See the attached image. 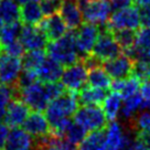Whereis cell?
I'll return each mask as SVG.
<instances>
[{"mask_svg": "<svg viewBox=\"0 0 150 150\" xmlns=\"http://www.w3.org/2000/svg\"><path fill=\"white\" fill-rule=\"evenodd\" d=\"M47 54L63 67L72 65L81 60L75 44L74 30L67 31L62 38L50 41L47 45Z\"/></svg>", "mask_w": 150, "mask_h": 150, "instance_id": "cell-1", "label": "cell"}, {"mask_svg": "<svg viewBox=\"0 0 150 150\" xmlns=\"http://www.w3.org/2000/svg\"><path fill=\"white\" fill-rule=\"evenodd\" d=\"M80 8L83 21L105 27L107 23L112 9L108 0H76Z\"/></svg>", "mask_w": 150, "mask_h": 150, "instance_id": "cell-2", "label": "cell"}, {"mask_svg": "<svg viewBox=\"0 0 150 150\" xmlns=\"http://www.w3.org/2000/svg\"><path fill=\"white\" fill-rule=\"evenodd\" d=\"M74 122L87 130V132L100 130L107 126V118L103 108L96 105H81L73 115Z\"/></svg>", "mask_w": 150, "mask_h": 150, "instance_id": "cell-3", "label": "cell"}, {"mask_svg": "<svg viewBox=\"0 0 150 150\" xmlns=\"http://www.w3.org/2000/svg\"><path fill=\"white\" fill-rule=\"evenodd\" d=\"M17 98L23 100L33 112H44L51 102L47 93L45 84L40 81H37L28 87L17 91Z\"/></svg>", "mask_w": 150, "mask_h": 150, "instance_id": "cell-4", "label": "cell"}, {"mask_svg": "<svg viewBox=\"0 0 150 150\" xmlns=\"http://www.w3.org/2000/svg\"><path fill=\"white\" fill-rule=\"evenodd\" d=\"M122 47L116 41L112 31H109L105 27H102L99 35L94 44L91 54L103 63L119 56L122 54Z\"/></svg>", "mask_w": 150, "mask_h": 150, "instance_id": "cell-5", "label": "cell"}, {"mask_svg": "<svg viewBox=\"0 0 150 150\" xmlns=\"http://www.w3.org/2000/svg\"><path fill=\"white\" fill-rule=\"evenodd\" d=\"M140 13L137 7L129 6L127 8L116 10L109 16L107 23L105 28L109 31H117V30H134L137 31L140 28Z\"/></svg>", "mask_w": 150, "mask_h": 150, "instance_id": "cell-6", "label": "cell"}, {"mask_svg": "<svg viewBox=\"0 0 150 150\" xmlns=\"http://www.w3.org/2000/svg\"><path fill=\"white\" fill-rule=\"evenodd\" d=\"M87 73L88 70L82 60L72 65L65 66L60 79L62 86L66 91L79 93L87 83Z\"/></svg>", "mask_w": 150, "mask_h": 150, "instance_id": "cell-7", "label": "cell"}, {"mask_svg": "<svg viewBox=\"0 0 150 150\" xmlns=\"http://www.w3.org/2000/svg\"><path fill=\"white\" fill-rule=\"evenodd\" d=\"M77 29L79 30L75 32V44L80 59H83L92 53L94 44L100 32V28L96 24L84 22Z\"/></svg>", "mask_w": 150, "mask_h": 150, "instance_id": "cell-8", "label": "cell"}, {"mask_svg": "<svg viewBox=\"0 0 150 150\" xmlns=\"http://www.w3.org/2000/svg\"><path fill=\"white\" fill-rule=\"evenodd\" d=\"M22 71V63L19 57H14L5 52H0V84L14 86Z\"/></svg>", "mask_w": 150, "mask_h": 150, "instance_id": "cell-9", "label": "cell"}, {"mask_svg": "<svg viewBox=\"0 0 150 150\" xmlns=\"http://www.w3.org/2000/svg\"><path fill=\"white\" fill-rule=\"evenodd\" d=\"M134 66H135V61L125 53L109 61L103 62L102 64V67L110 76L112 80L128 79L134 73Z\"/></svg>", "mask_w": 150, "mask_h": 150, "instance_id": "cell-10", "label": "cell"}, {"mask_svg": "<svg viewBox=\"0 0 150 150\" xmlns=\"http://www.w3.org/2000/svg\"><path fill=\"white\" fill-rule=\"evenodd\" d=\"M19 41L21 42L25 51L44 50L49 43L45 34L38 25H27V24H24L21 29Z\"/></svg>", "mask_w": 150, "mask_h": 150, "instance_id": "cell-11", "label": "cell"}, {"mask_svg": "<svg viewBox=\"0 0 150 150\" xmlns=\"http://www.w3.org/2000/svg\"><path fill=\"white\" fill-rule=\"evenodd\" d=\"M23 129L32 137L34 140L47 137L51 134V128L45 115L42 112H33L29 114L23 122Z\"/></svg>", "mask_w": 150, "mask_h": 150, "instance_id": "cell-12", "label": "cell"}, {"mask_svg": "<svg viewBox=\"0 0 150 150\" xmlns=\"http://www.w3.org/2000/svg\"><path fill=\"white\" fill-rule=\"evenodd\" d=\"M38 27L42 30L49 41L57 40L69 31L64 20L59 14V12L44 17L42 21L38 24Z\"/></svg>", "mask_w": 150, "mask_h": 150, "instance_id": "cell-13", "label": "cell"}, {"mask_svg": "<svg viewBox=\"0 0 150 150\" xmlns=\"http://www.w3.org/2000/svg\"><path fill=\"white\" fill-rule=\"evenodd\" d=\"M30 114V108L23 100L13 98L8 105L4 122L8 127H20L23 125Z\"/></svg>", "mask_w": 150, "mask_h": 150, "instance_id": "cell-14", "label": "cell"}, {"mask_svg": "<svg viewBox=\"0 0 150 150\" xmlns=\"http://www.w3.org/2000/svg\"><path fill=\"white\" fill-rule=\"evenodd\" d=\"M5 147L6 150H33L35 141L23 128L13 127L9 130Z\"/></svg>", "mask_w": 150, "mask_h": 150, "instance_id": "cell-15", "label": "cell"}, {"mask_svg": "<svg viewBox=\"0 0 150 150\" xmlns=\"http://www.w3.org/2000/svg\"><path fill=\"white\" fill-rule=\"evenodd\" d=\"M63 66L47 55L41 65L35 71L38 81L42 83H55L59 82L63 73Z\"/></svg>", "mask_w": 150, "mask_h": 150, "instance_id": "cell-16", "label": "cell"}, {"mask_svg": "<svg viewBox=\"0 0 150 150\" xmlns=\"http://www.w3.org/2000/svg\"><path fill=\"white\" fill-rule=\"evenodd\" d=\"M125 135L122 125L112 120L105 128V150H122Z\"/></svg>", "mask_w": 150, "mask_h": 150, "instance_id": "cell-17", "label": "cell"}, {"mask_svg": "<svg viewBox=\"0 0 150 150\" xmlns=\"http://www.w3.org/2000/svg\"><path fill=\"white\" fill-rule=\"evenodd\" d=\"M44 13L39 1H29L20 7V20L22 24L38 25L44 19Z\"/></svg>", "mask_w": 150, "mask_h": 150, "instance_id": "cell-18", "label": "cell"}, {"mask_svg": "<svg viewBox=\"0 0 150 150\" xmlns=\"http://www.w3.org/2000/svg\"><path fill=\"white\" fill-rule=\"evenodd\" d=\"M35 148L40 150H77V147L65 138L50 134L49 136L35 140Z\"/></svg>", "mask_w": 150, "mask_h": 150, "instance_id": "cell-19", "label": "cell"}, {"mask_svg": "<svg viewBox=\"0 0 150 150\" xmlns=\"http://www.w3.org/2000/svg\"><path fill=\"white\" fill-rule=\"evenodd\" d=\"M106 91L89 85H85L77 93V100L80 105H102L104 99L106 98Z\"/></svg>", "mask_w": 150, "mask_h": 150, "instance_id": "cell-20", "label": "cell"}, {"mask_svg": "<svg viewBox=\"0 0 150 150\" xmlns=\"http://www.w3.org/2000/svg\"><path fill=\"white\" fill-rule=\"evenodd\" d=\"M122 106V97L118 92L112 91L109 94H107L106 98L103 102V110L107 120H110V122L115 120L120 112Z\"/></svg>", "mask_w": 150, "mask_h": 150, "instance_id": "cell-21", "label": "cell"}, {"mask_svg": "<svg viewBox=\"0 0 150 150\" xmlns=\"http://www.w3.org/2000/svg\"><path fill=\"white\" fill-rule=\"evenodd\" d=\"M112 80L110 76L105 72L102 66H97L88 70L87 73V84L93 87H97V88L102 89H108L110 88Z\"/></svg>", "mask_w": 150, "mask_h": 150, "instance_id": "cell-22", "label": "cell"}, {"mask_svg": "<svg viewBox=\"0 0 150 150\" xmlns=\"http://www.w3.org/2000/svg\"><path fill=\"white\" fill-rule=\"evenodd\" d=\"M77 150H105V128L88 132Z\"/></svg>", "mask_w": 150, "mask_h": 150, "instance_id": "cell-23", "label": "cell"}, {"mask_svg": "<svg viewBox=\"0 0 150 150\" xmlns=\"http://www.w3.org/2000/svg\"><path fill=\"white\" fill-rule=\"evenodd\" d=\"M0 17L5 24L20 20V7L14 0H0Z\"/></svg>", "mask_w": 150, "mask_h": 150, "instance_id": "cell-24", "label": "cell"}, {"mask_svg": "<svg viewBox=\"0 0 150 150\" xmlns=\"http://www.w3.org/2000/svg\"><path fill=\"white\" fill-rule=\"evenodd\" d=\"M141 106H142V97H141L140 93L138 92V93L134 94L127 98L122 99L120 114L125 119L130 120L137 114V112L141 110Z\"/></svg>", "mask_w": 150, "mask_h": 150, "instance_id": "cell-25", "label": "cell"}, {"mask_svg": "<svg viewBox=\"0 0 150 150\" xmlns=\"http://www.w3.org/2000/svg\"><path fill=\"white\" fill-rule=\"evenodd\" d=\"M45 57H47V52L44 50H33V51L24 52L23 56L21 57L22 70L35 72Z\"/></svg>", "mask_w": 150, "mask_h": 150, "instance_id": "cell-26", "label": "cell"}, {"mask_svg": "<svg viewBox=\"0 0 150 150\" xmlns=\"http://www.w3.org/2000/svg\"><path fill=\"white\" fill-rule=\"evenodd\" d=\"M21 29H22V23L20 21L5 24L0 30V47H4L19 40Z\"/></svg>", "mask_w": 150, "mask_h": 150, "instance_id": "cell-27", "label": "cell"}, {"mask_svg": "<svg viewBox=\"0 0 150 150\" xmlns=\"http://www.w3.org/2000/svg\"><path fill=\"white\" fill-rule=\"evenodd\" d=\"M129 122L131 129L136 132H150V109L137 112Z\"/></svg>", "mask_w": 150, "mask_h": 150, "instance_id": "cell-28", "label": "cell"}, {"mask_svg": "<svg viewBox=\"0 0 150 150\" xmlns=\"http://www.w3.org/2000/svg\"><path fill=\"white\" fill-rule=\"evenodd\" d=\"M16 97H17V91L14 86L0 84V122H4L8 105Z\"/></svg>", "mask_w": 150, "mask_h": 150, "instance_id": "cell-29", "label": "cell"}, {"mask_svg": "<svg viewBox=\"0 0 150 150\" xmlns=\"http://www.w3.org/2000/svg\"><path fill=\"white\" fill-rule=\"evenodd\" d=\"M87 134L88 132H87L86 129H84L81 125H79L77 122H75L73 120L69 125L67 129L64 132V137H65V139L67 141H70L71 144L76 146V145H80L81 142H82V140L86 137Z\"/></svg>", "mask_w": 150, "mask_h": 150, "instance_id": "cell-30", "label": "cell"}, {"mask_svg": "<svg viewBox=\"0 0 150 150\" xmlns=\"http://www.w3.org/2000/svg\"><path fill=\"white\" fill-rule=\"evenodd\" d=\"M112 34H114L118 44L120 45L122 51H127L135 45L136 32L134 30H128V29L117 30V31H112Z\"/></svg>", "mask_w": 150, "mask_h": 150, "instance_id": "cell-31", "label": "cell"}, {"mask_svg": "<svg viewBox=\"0 0 150 150\" xmlns=\"http://www.w3.org/2000/svg\"><path fill=\"white\" fill-rule=\"evenodd\" d=\"M135 45L140 50L150 51V27H142L137 30Z\"/></svg>", "mask_w": 150, "mask_h": 150, "instance_id": "cell-32", "label": "cell"}, {"mask_svg": "<svg viewBox=\"0 0 150 150\" xmlns=\"http://www.w3.org/2000/svg\"><path fill=\"white\" fill-rule=\"evenodd\" d=\"M1 51L5 52V53H7V54H9V55H11V56L21 59V57L23 56L25 50H24V47H22L21 42H20L19 40H17V41L10 43V44L6 45V47H1Z\"/></svg>", "mask_w": 150, "mask_h": 150, "instance_id": "cell-33", "label": "cell"}, {"mask_svg": "<svg viewBox=\"0 0 150 150\" xmlns=\"http://www.w3.org/2000/svg\"><path fill=\"white\" fill-rule=\"evenodd\" d=\"M141 97H142V106L141 110L150 109V80L146 79L141 82L140 88H139Z\"/></svg>", "mask_w": 150, "mask_h": 150, "instance_id": "cell-34", "label": "cell"}, {"mask_svg": "<svg viewBox=\"0 0 150 150\" xmlns=\"http://www.w3.org/2000/svg\"><path fill=\"white\" fill-rule=\"evenodd\" d=\"M40 6L42 8V11L44 16H51V14L57 13L60 6H61V1H52V0H41L40 1Z\"/></svg>", "mask_w": 150, "mask_h": 150, "instance_id": "cell-35", "label": "cell"}, {"mask_svg": "<svg viewBox=\"0 0 150 150\" xmlns=\"http://www.w3.org/2000/svg\"><path fill=\"white\" fill-rule=\"evenodd\" d=\"M108 1H109L110 9L112 11L124 9V8H127L129 6H132V4H134V0H108Z\"/></svg>", "mask_w": 150, "mask_h": 150, "instance_id": "cell-36", "label": "cell"}, {"mask_svg": "<svg viewBox=\"0 0 150 150\" xmlns=\"http://www.w3.org/2000/svg\"><path fill=\"white\" fill-rule=\"evenodd\" d=\"M9 135V128L5 122H0V149H4L6 146V141Z\"/></svg>", "mask_w": 150, "mask_h": 150, "instance_id": "cell-37", "label": "cell"}, {"mask_svg": "<svg viewBox=\"0 0 150 150\" xmlns=\"http://www.w3.org/2000/svg\"><path fill=\"white\" fill-rule=\"evenodd\" d=\"M139 13H140L141 25L142 27H150V7L141 8Z\"/></svg>", "mask_w": 150, "mask_h": 150, "instance_id": "cell-38", "label": "cell"}, {"mask_svg": "<svg viewBox=\"0 0 150 150\" xmlns=\"http://www.w3.org/2000/svg\"><path fill=\"white\" fill-rule=\"evenodd\" d=\"M136 137L147 149L150 150V132H137Z\"/></svg>", "mask_w": 150, "mask_h": 150, "instance_id": "cell-39", "label": "cell"}, {"mask_svg": "<svg viewBox=\"0 0 150 150\" xmlns=\"http://www.w3.org/2000/svg\"><path fill=\"white\" fill-rule=\"evenodd\" d=\"M130 150H148V149L141 144V141H139L137 139V137H136V140H135V142H134V145H132Z\"/></svg>", "mask_w": 150, "mask_h": 150, "instance_id": "cell-40", "label": "cell"}, {"mask_svg": "<svg viewBox=\"0 0 150 150\" xmlns=\"http://www.w3.org/2000/svg\"><path fill=\"white\" fill-rule=\"evenodd\" d=\"M134 2H135L137 7H139V8H147V7H150V0H134Z\"/></svg>", "mask_w": 150, "mask_h": 150, "instance_id": "cell-41", "label": "cell"}, {"mask_svg": "<svg viewBox=\"0 0 150 150\" xmlns=\"http://www.w3.org/2000/svg\"><path fill=\"white\" fill-rule=\"evenodd\" d=\"M16 2H18L19 5H23L25 2H29V1H39V0H14Z\"/></svg>", "mask_w": 150, "mask_h": 150, "instance_id": "cell-42", "label": "cell"}, {"mask_svg": "<svg viewBox=\"0 0 150 150\" xmlns=\"http://www.w3.org/2000/svg\"><path fill=\"white\" fill-rule=\"evenodd\" d=\"M147 79L150 80V64L148 65V71H147Z\"/></svg>", "mask_w": 150, "mask_h": 150, "instance_id": "cell-43", "label": "cell"}, {"mask_svg": "<svg viewBox=\"0 0 150 150\" xmlns=\"http://www.w3.org/2000/svg\"><path fill=\"white\" fill-rule=\"evenodd\" d=\"M5 25V22H4V20L1 19V17H0V30H1V28Z\"/></svg>", "mask_w": 150, "mask_h": 150, "instance_id": "cell-44", "label": "cell"}, {"mask_svg": "<svg viewBox=\"0 0 150 150\" xmlns=\"http://www.w3.org/2000/svg\"><path fill=\"white\" fill-rule=\"evenodd\" d=\"M52 1H62V0H52Z\"/></svg>", "mask_w": 150, "mask_h": 150, "instance_id": "cell-45", "label": "cell"}, {"mask_svg": "<svg viewBox=\"0 0 150 150\" xmlns=\"http://www.w3.org/2000/svg\"><path fill=\"white\" fill-rule=\"evenodd\" d=\"M0 52H1V49H0Z\"/></svg>", "mask_w": 150, "mask_h": 150, "instance_id": "cell-46", "label": "cell"}, {"mask_svg": "<svg viewBox=\"0 0 150 150\" xmlns=\"http://www.w3.org/2000/svg\"><path fill=\"white\" fill-rule=\"evenodd\" d=\"M0 150H4V149H0Z\"/></svg>", "mask_w": 150, "mask_h": 150, "instance_id": "cell-47", "label": "cell"}, {"mask_svg": "<svg viewBox=\"0 0 150 150\" xmlns=\"http://www.w3.org/2000/svg\"><path fill=\"white\" fill-rule=\"evenodd\" d=\"M0 49H1V47H0Z\"/></svg>", "mask_w": 150, "mask_h": 150, "instance_id": "cell-48", "label": "cell"}]
</instances>
